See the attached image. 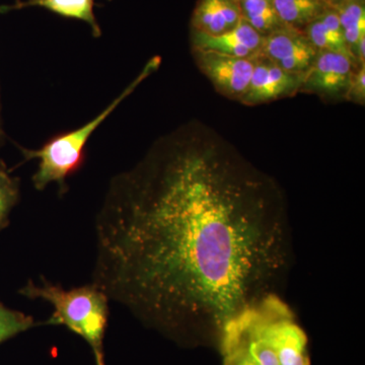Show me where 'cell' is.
Listing matches in <instances>:
<instances>
[{
    "mask_svg": "<svg viewBox=\"0 0 365 365\" xmlns=\"http://www.w3.org/2000/svg\"><path fill=\"white\" fill-rule=\"evenodd\" d=\"M155 60L150 62L143 73L127 86L111 104L108 105L97 117L91 119L83 126L76 130L52 137L38 150H29L19 146L25 162L35 158L39 160L37 172L32 177L35 189L43 191L47 188L48 185L55 182L58 186L61 195L66 193L67 180L76 174L85 163V150L88 139L93 135V132L97 130L98 127H100V125L119 107L125 98L131 95L132 91L135 90L141 81L150 74L153 67L157 66L158 61Z\"/></svg>",
    "mask_w": 365,
    "mask_h": 365,
    "instance_id": "3957f363",
    "label": "cell"
},
{
    "mask_svg": "<svg viewBox=\"0 0 365 365\" xmlns=\"http://www.w3.org/2000/svg\"><path fill=\"white\" fill-rule=\"evenodd\" d=\"M273 337L280 365H311L309 340L287 302L281 299L273 321Z\"/></svg>",
    "mask_w": 365,
    "mask_h": 365,
    "instance_id": "30bf717a",
    "label": "cell"
},
{
    "mask_svg": "<svg viewBox=\"0 0 365 365\" xmlns=\"http://www.w3.org/2000/svg\"><path fill=\"white\" fill-rule=\"evenodd\" d=\"M4 140H6V133H4V125H2L1 104H0V146L4 143Z\"/></svg>",
    "mask_w": 365,
    "mask_h": 365,
    "instance_id": "ffe728a7",
    "label": "cell"
},
{
    "mask_svg": "<svg viewBox=\"0 0 365 365\" xmlns=\"http://www.w3.org/2000/svg\"><path fill=\"white\" fill-rule=\"evenodd\" d=\"M331 7H333L338 14L346 43H347L350 51L354 55L355 49H356L359 41L362 38H365V9L364 2H362V0H347V1Z\"/></svg>",
    "mask_w": 365,
    "mask_h": 365,
    "instance_id": "2e32d148",
    "label": "cell"
},
{
    "mask_svg": "<svg viewBox=\"0 0 365 365\" xmlns=\"http://www.w3.org/2000/svg\"><path fill=\"white\" fill-rule=\"evenodd\" d=\"M304 31L318 51L340 53L359 64L346 43L339 18L333 7L327 9L318 19L307 26Z\"/></svg>",
    "mask_w": 365,
    "mask_h": 365,
    "instance_id": "4fadbf2b",
    "label": "cell"
},
{
    "mask_svg": "<svg viewBox=\"0 0 365 365\" xmlns=\"http://www.w3.org/2000/svg\"><path fill=\"white\" fill-rule=\"evenodd\" d=\"M261 55L283 71L306 74L318 55L304 31L285 26L264 37Z\"/></svg>",
    "mask_w": 365,
    "mask_h": 365,
    "instance_id": "8992f818",
    "label": "cell"
},
{
    "mask_svg": "<svg viewBox=\"0 0 365 365\" xmlns=\"http://www.w3.org/2000/svg\"><path fill=\"white\" fill-rule=\"evenodd\" d=\"M29 299H42L52 304L54 312L46 322L47 325L66 326L90 345L96 365H106L104 337L109 319V297L97 285L66 290L44 277L39 284L32 280L19 290Z\"/></svg>",
    "mask_w": 365,
    "mask_h": 365,
    "instance_id": "7a4b0ae2",
    "label": "cell"
},
{
    "mask_svg": "<svg viewBox=\"0 0 365 365\" xmlns=\"http://www.w3.org/2000/svg\"><path fill=\"white\" fill-rule=\"evenodd\" d=\"M191 43L192 51L257 58L261 55L264 37L242 18L234 29L222 35L209 36L192 31Z\"/></svg>",
    "mask_w": 365,
    "mask_h": 365,
    "instance_id": "9c48e42d",
    "label": "cell"
},
{
    "mask_svg": "<svg viewBox=\"0 0 365 365\" xmlns=\"http://www.w3.org/2000/svg\"><path fill=\"white\" fill-rule=\"evenodd\" d=\"M344 1H347V0H327L330 6H337V4H342Z\"/></svg>",
    "mask_w": 365,
    "mask_h": 365,
    "instance_id": "44dd1931",
    "label": "cell"
},
{
    "mask_svg": "<svg viewBox=\"0 0 365 365\" xmlns=\"http://www.w3.org/2000/svg\"><path fill=\"white\" fill-rule=\"evenodd\" d=\"M346 100L357 103L359 105L364 104L365 100V66L359 67V71L354 72L349 88L346 91Z\"/></svg>",
    "mask_w": 365,
    "mask_h": 365,
    "instance_id": "d6986e66",
    "label": "cell"
},
{
    "mask_svg": "<svg viewBox=\"0 0 365 365\" xmlns=\"http://www.w3.org/2000/svg\"><path fill=\"white\" fill-rule=\"evenodd\" d=\"M356 67L359 66L352 59L340 53L318 51L300 91L322 97H345Z\"/></svg>",
    "mask_w": 365,
    "mask_h": 365,
    "instance_id": "ba28073f",
    "label": "cell"
},
{
    "mask_svg": "<svg viewBox=\"0 0 365 365\" xmlns=\"http://www.w3.org/2000/svg\"><path fill=\"white\" fill-rule=\"evenodd\" d=\"M95 235L91 283L179 341L217 340L240 309L278 294L292 254L279 186L199 122L113 178Z\"/></svg>",
    "mask_w": 365,
    "mask_h": 365,
    "instance_id": "6da1fadb",
    "label": "cell"
},
{
    "mask_svg": "<svg viewBox=\"0 0 365 365\" xmlns=\"http://www.w3.org/2000/svg\"><path fill=\"white\" fill-rule=\"evenodd\" d=\"M197 66L225 97L241 101L255 67L256 58H240L213 52L193 51Z\"/></svg>",
    "mask_w": 365,
    "mask_h": 365,
    "instance_id": "5b68a950",
    "label": "cell"
},
{
    "mask_svg": "<svg viewBox=\"0 0 365 365\" xmlns=\"http://www.w3.org/2000/svg\"><path fill=\"white\" fill-rule=\"evenodd\" d=\"M306 76L283 71L260 55L255 59L248 90L240 102L254 106L290 97L302 90Z\"/></svg>",
    "mask_w": 365,
    "mask_h": 365,
    "instance_id": "52a82bcc",
    "label": "cell"
},
{
    "mask_svg": "<svg viewBox=\"0 0 365 365\" xmlns=\"http://www.w3.org/2000/svg\"><path fill=\"white\" fill-rule=\"evenodd\" d=\"M35 326L32 316L9 309L0 302V344Z\"/></svg>",
    "mask_w": 365,
    "mask_h": 365,
    "instance_id": "ac0fdd59",
    "label": "cell"
},
{
    "mask_svg": "<svg viewBox=\"0 0 365 365\" xmlns=\"http://www.w3.org/2000/svg\"><path fill=\"white\" fill-rule=\"evenodd\" d=\"M237 0H198L191 19L193 32L218 36L234 29L241 21Z\"/></svg>",
    "mask_w": 365,
    "mask_h": 365,
    "instance_id": "8fae6325",
    "label": "cell"
},
{
    "mask_svg": "<svg viewBox=\"0 0 365 365\" xmlns=\"http://www.w3.org/2000/svg\"><path fill=\"white\" fill-rule=\"evenodd\" d=\"M280 299L278 294L265 295L223 324L217 337L222 365H280L273 337Z\"/></svg>",
    "mask_w": 365,
    "mask_h": 365,
    "instance_id": "277c9868",
    "label": "cell"
},
{
    "mask_svg": "<svg viewBox=\"0 0 365 365\" xmlns=\"http://www.w3.org/2000/svg\"><path fill=\"white\" fill-rule=\"evenodd\" d=\"M272 2L285 26L302 31L330 7L327 0H272Z\"/></svg>",
    "mask_w": 365,
    "mask_h": 365,
    "instance_id": "5bb4252c",
    "label": "cell"
},
{
    "mask_svg": "<svg viewBox=\"0 0 365 365\" xmlns=\"http://www.w3.org/2000/svg\"><path fill=\"white\" fill-rule=\"evenodd\" d=\"M20 198V179L14 177L6 163L0 160V232L9 227L11 212Z\"/></svg>",
    "mask_w": 365,
    "mask_h": 365,
    "instance_id": "e0dca14e",
    "label": "cell"
},
{
    "mask_svg": "<svg viewBox=\"0 0 365 365\" xmlns=\"http://www.w3.org/2000/svg\"><path fill=\"white\" fill-rule=\"evenodd\" d=\"M237 1H239V2H240V1H244V0H237Z\"/></svg>",
    "mask_w": 365,
    "mask_h": 365,
    "instance_id": "7402d4cb",
    "label": "cell"
},
{
    "mask_svg": "<svg viewBox=\"0 0 365 365\" xmlns=\"http://www.w3.org/2000/svg\"><path fill=\"white\" fill-rule=\"evenodd\" d=\"M95 6L96 0H16L13 4L0 6V14L40 7L62 18L85 21L90 26L93 37L100 38L102 29L96 19Z\"/></svg>",
    "mask_w": 365,
    "mask_h": 365,
    "instance_id": "7c38bea8",
    "label": "cell"
},
{
    "mask_svg": "<svg viewBox=\"0 0 365 365\" xmlns=\"http://www.w3.org/2000/svg\"><path fill=\"white\" fill-rule=\"evenodd\" d=\"M239 4L242 18L263 37L284 28L272 0H244Z\"/></svg>",
    "mask_w": 365,
    "mask_h": 365,
    "instance_id": "9a60e30c",
    "label": "cell"
}]
</instances>
